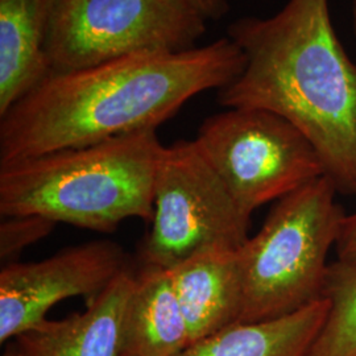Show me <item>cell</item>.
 Listing matches in <instances>:
<instances>
[{"mask_svg": "<svg viewBox=\"0 0 356 356\" xmlns=\"http://www.w3.org/2000/svg\"><path fill=\"white\" fill-rule=\"evenodd\" d=\"M244 66L227 36L191 51L51 72L0 116V164L157 129L193 97L226 88Z\"/></svg>", "mask_w": 356, "mask_h": 356, "instance_id": "obj_1", "label": "cell"}, {"mask_svg": "<svg viewBox=\"0 0 356 356\" xmlns=\"http://www.w3.org/2000/svg\"><path fill=\"white\" fill-rule=\"evenodd\" d=\"M229 38L245 66L219 90V103L286 119L337 191L356 195V64L331 24L329 0H289L275 16L238 19Z\"/></svg>", "mask_w": 356, "mask_h": 356, "instance_id": "obj_2", "label": "cell"}, {"mask_svg": "<svg viewBox=\"0 0 356 356\" xmlns=\"http://www.w3.org/2000/svg\"><path fill=\"white\" fill-rule=\"evenodd\" d=\"M157 129L0 164V214L40 216L99 232L136 218L152 223Z\"/></svg>", "mask_w": 356, "mask_h": 356, "instance_id": "obj_3", "label": "cell"}, {"mask_svg": "<svg viewBox=\"0 0 356 356\" xmlns=\"http://www.w3.org/2000/svg\"><path fill=\"white\" fill-rule=\"evenodd\" d=\"M337 193L326 176L293 191L239 250L241 322L281 318L322 298L327 254L346 216Z\"/></svg>", "mask_w": 356, "mask_h": 356, "instance_id": "obj_4", "label": "cell"}, {"mask_svg": "<svg viewBox=\"0 0 356 356\" xmlns=\"http://www.w3.org/2000/svg\"><path fill=\"white\" fill-rule=\"evenodd\" d=\"M206 20L181 0H58L47 40L51 72L191 51Z\"/></svg>", "mask_w": 356, "mask_h": 356, "instance_id": "obj_5", "label": "cell"}, {"mask_svg": "<svg viewBox=\"0 0 356 356\" xmlns=\"http://www.w3.org/2000/svg\"><path fill=\"white\" fill-rule=\"evenodd\" d=\"M250 226L251 216L235 202L195 140L163 148L143 264L170 269L206 248L238 251L250 239Z\"/></svg>", "mask_w": 356, "mask_h": 356, "instance_id": "obj_6", "label": "cell"}, {"mask_svg": "<svg viewBox=\"0 0 356 356\" xmlns=\"http://www.w3.org/2000/svg\"><path fill=\"white\" fill-rule=\"evenodd\" d=\"M195 143L247 216L325 176L310 141L266 110L229 108L213 115Z\"/></svg>", "mask_w": 356, "mask_h": 356, "instance_id": "obj_7", "label": "cell"}, {"mask_svg": "<svg viewBox=\"0 0 356 356\" xmlns=\"http://www.w3.org/2000/svg\"><path fill=\"white\" fill-rule=\"evenodd\" d=\"M127 269L126 251L111 241L73 245L35 263L3 264L0 343L44 322L57 302L78 296L97 297Z\"/></svg>", "mask_w": 356, "mask_h": 356, "instance_id": "obj_8", "label": "cell"}, {"mask_svg": "<svg viewBox=\"0 0 356 356\" xmlns=\"http://www.w3.org/2000/svg\"><path fill=\"white\" fill-rule=\"evenodd\" d=\"M189 331V344L241 322L239 250L206 248L169 269Z\"/></svg>", "mask_w": 356, "mask_h": 356, "instance_id": "obj_9", "label": "cell"}, {"mask_svg": "<svg viewBox=\"0 0 356 356\" xmlns=\"http://www.w3.org/2000/svg\"><path fill=\"white\" fill-rule=\"evenodd\" d=\"M135 273L122 272L83 313L38 323L15 342L24 356H120L122 322Z\"/></svg>", "mask_w": 356, "mask_h": 356, "instance_id": "obj_10", "label": "cell"}, {"mask_svg": "<svg viewBox=\"0 0 356 356\" xmlns=\"http://www.w3.org/2000/svg\"><path fill=\"white\" fill-rule=\"evenodd\" d=\"M188 346V325L170 270L143 264L124 309L120 356H176Z\"/></svg>", "mask_w": 356, "mask_h": 356, "instance_id": "obj_11", "label": "cell"}, {"mask_svg": "<svg viewBox=\"0 0 356 356\" xmlns=\"http://www.w3.org/2000/svg\"><path fill=\"white\" fill-rule=\"evenodd\" d=\"M58 0H0V116L51 73L47 40Z\"/></svg>", "mask_w": 356, "mask_h": 356, "instance_id": "obj_12", "label": "cell"}, {"mask_svg": "<svg viewBox=\"0 0 356 356\" xmlns=\"http://www.w3.org/2000/svg\"><path fill=\"white\" fill-rule=\"evenodd\" d=\"M327 313L329 301L322 297L281 318L235 323L176 356H309Z\"/></svg>", "mask_w": 356, "mask_h": 356, "instance_id": "obj_13", "label": "cell"}, {"mask_svg": "<svg viewBox=\"0 0 356 356\" xmlns=\"http://www.w3.org/2000/svg\"><path fill=\"white\" fill-rule=\"evenodd\" d=\"M322 297L329 313L309 356H356V263L329 264Z\"/></svg>", "mask_w": 356, "mask_h": 356, "instance_id": "obj_14", "label": "cell"}, {"mask_svg": "<svg viewBox=\"0 0 356 356\" xmlns=\"http://www.w3.org/2000/svg\"><path fill=\"white\" fill-rule=\"evenodd\" d=\"M57 223L40 216H4L0 223V259L15 263L26 247L51 234Z\"/></svg>", "mask_w": 356, "mask_h": 356, "instance_id": "obj_15", "label": "cell"}, {"mask_svg": "<svg viewBox=\"0 0 356 356\" xmlns=\"http://www.w3.org/2000/svg\"><path fill=\"white\" fill-rule=\"evenodd\" d=\"M338 260L356 263V213L344 216L341 234L337 242Z\"/></svg>", "mask_w": 356, "mask_h": 356, "instance_id": "obj_16", "label": "cell"}, {"mask_svg": "<svg viewBox=\"0 0 356 356\" xmlns=\"http://www.w3.org/2000/svg\"><path fill=\"white\" fill-rule=\"evenodd\" d=\"M206 22L220 20L229 11V0H181Z\"/></svg>", "mask_w": 356, "mask_h": 356, "instance_id": "obj_17", "label": "cell"}, {"mask_svg": "<svg viewBox=\"0 0 356 356\" xmlns=\"http://www.w3.org/2000/svg\"><path fill=\"white\" fill-rule=\"evenodd\" d=\"M1 356H24V354L22 353V350L19 348V346L15 342V339H13V341L6 343V350H4Z\"/></svg>", "mask_w": 356, "mask_h": 356, "instance_id": "obj_18", "label": "cell"}, {"mask_svg": "<svg viewBox=\"0 0 356 356\" xmlns=\"http://www.w3.org/2000/svg\"><path fill=\"white\" fill-rule=\"evenodd\" d=\"M353 22H354V33L356 36V0H354V4H353Z\"/></svg>", "mask_w": 356, "mask_h": 356, "instance_id": "obj_19", "label": "cell"}]
</instances>
